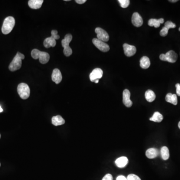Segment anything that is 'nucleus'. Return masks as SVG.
<instances>
[{
	"mask_svg": "<svg viewBox=\"0 0 180 180\" xmlns=\"http://www.w3.org/2000/svg\"><path fill=\"white\" fill-rule=\"evenodd\" d=\"M31 56L34 59H39L41 63L46 64L50 60V55L46 52H42L38 49H33L31 52Z\"/></svg>",
	"mask_w": 180,
	"mask_h": 180,
	"instance_id": "obj_1",
	"label": "nucleus"
},
{
	"mask_svg": "<svg viewBox=\"0 0 180 180\" xmlns=\"http://www.w3.org/2000/svg\"><path fill=\"white\" fill-rule=\"evenodd\" d=\"M24 59V55L20 52H18L16 56L15 57L12 62L9 65V70L12 72H14L20 69L22 66V60Z\"/></svg>",
	"mask_w": 180,
	"mask_h": 180,
	"instance_id": "obj_2",
	"label": "nucleus"
},
{
	"mask_svg": "<svg viewBox=\"0 0 180 180\" xmlns=\"http://www.w3.org/2000/svg\"><path fill=\"white\" fill-rule=\"evenodd\" d=\"M15 25V20L13 17H8L5 19L2 28V32L5 35H7L12 31Z\"/></svg>",
	"mask_w": 180,
	"mask_h": 180,
	"instance_id": "obj_3",
	"label": "nucleus"
},
{
	"mask_svg": "<svg viewBox=\"0 0 180 180\" xmlns=\"http://www.w3.org/2000/svg\"><path fill=\"white\" fill-rule=\"evenodd\" d=\"M59 38L60 36L58 35V31L57 30L52 31L50 37L47 38L44 41V46L46 48L54 47L56 45V40Z\"/></svg>",
	"mask_w": 180,
	"mask_h": 180,
	"instance_id": "obj_4",
	"label": "nucleus"
},
{
	"mask_svg": "<svg viewBox=\"0 0 180 180\" xmlns=\"http://www.w3.org/2000/svg\"><path fill=\"white\" fill-rule=\"evenodd\" d=\"M73 37L71 34H67L65 38L62 40V47L64 48V54L67 57H69L73 53L72 49L69 46L70 42L72 41Z\"/></svg>",
	"mask_w": 180,
	"mask_h": 180,
	"instance_id": "obj_5",
	"label": "nucleus"
},
{
	"mask_svg": "<svg viewBox=\"0 0 180 180\" xmlns=\"http://www.w3.org/2000/svg\"><path fill=\"white\" fill-rule=\"evenodd\" d=\"M17 91L19 96L22 99L26 100L30 95V89L29 86L26 83H21L18 86Z\"/></svg>",
	"mask_w": 180,
	"mask_h": 180,
	"instance_id": "obj_6",
	"label": "nucleus"
},
{
	"mask_svg": "<svg viewBox=\"0 0 180 180\" xmlns=\"http://www.w3.org/2000/svg\"><path fill=\"white\" fill-rule=\"evenodd\" d=\"M160 59L162 61L174 63L177 60L178 55L174 51H170L166 54H161L160 55Z\"/></svg>",
	"mask_w": 180,
	"mask_h": 180,
	"instance_id": "obj_7",
	"label": "nucleus"
},
{
	"mask_svg": "<svg viewBox=\"0 0 180 180\" xmlns=\"http://www.w3.org/2000/svg\"><path fill=\"white\" fill-rule=\"evenodd\" d=\"M93 43L99 50L103 52L109 51L110 50L109 46L105 42L100 40L97 38L93 39Z\"/></svg>",
	"mask_w": 180,
	"mask_h": 180,
	"instance_id": "obj_8",
	"label": "nucleus"
},
{
	"mask_svg": "<svg viewBox=\"0 0 180 180\" xmlns=\"http://www.w3.org/2000/svg\"><path fill=\"white\" fill-rule=\"evenodd\" d=\"M96 33L97 34V39L103 42H107L109 40V36L105 30L101 28H97L95 29Z\"/></svg>",
	"mask_w": 180,
	"mask_h": 180,
	"instance_id": "obj_9",
	"label": "nucleus"
},
{
	"mask_svg": "<svg viewBox=\"0 0 180 180\" xmlns=\"http://www.w3.org/2000/svg\"><path fill=\"white\" fill-rule=\"evenodd\" d=\"M103 75V70L100 68H96L92 72L90 75V79L91 82H95L96 81H99Z\"/></svg>",
	"mask_w": 180,
	"mask_h": 180,
	"instance_id": "obj_10",
	"label": "nucleus"
},
{
	"mask_svg": "<svg viewBox=\"0 0 180 180\" xmlns=\"http://www.w3.org/2000/svg\"><path fill=\"white\" fill-rule=\"evenodd\" d=\"M123 48L124 53L127 57L133 56L137 52V49L133 45H129L128 44H124Z\"/></svg>",
	"mask_w": 180,
	"mask_h": 180,
	"instance_id": "obj_11",
	"label": "nucleus"
},
{
	"mask_svg": "<svg viewBox=\"0 0 180 180\" xmlns=\"http://www.w3.org/2000/svg\"><path fill=\"white\" fill-rule=\"evenodd\" d=\"M130 91L128 90H124L123 93V102L127 107H131L133 105L132 101L130 100Z\"/></svg>",
	"mask_w": 180,
	"mask_h": 180,
	"instance_id": "obj_12",
	"label": "nucleus"
},
{
	"mask_svg": "<svg viewBox=\"0 0 180 180\" xmlns=\"http://www.w3.org/2000/svg\"><path fill=\"white\" fill-rule=\"evenodd\" d=\"M132 22L134 26L137 27H140L143 25V19L140 14H139V13L136 12L133 14Z\"/></svg>",
	"mask_w": 180,
	"mask_h": 180,
	"instance_id": "obj_13",
	"label": "nucleus"
},
{
	"mask_svg": "<svg viewBox=\"0 0 180 180\" xmlns=\"http://www.w3.org/2000/svg\"><path fill=\"white\" fill-rule=\"evenodd\" d=\"M52 79L56 84H59L62 80V75L61 72L58 69H55L53 71Z\"/></svg>",
	"mask_w": 180,
	"mask_h": 180,
	"instance_id": "obj_14",
	"label": "nucleus"
},
{
	"mask_svg": "<svg viewBox=\"0 0 180 180\" xmlns=\"http://www.w3.org/2000/svg\"><path fill=\"white\" fill-rule=\"evenodd\" d=\"M159 152L158 150L156 148H150L148 149L146 152V155L149 159H154L158 156Z\"/></svg>",
	"mask_w": 180,
	"mask_h": 180,
	"instance_id": "obj_15",
	"label": "nucleus"
},
{
	"mask_svg": "<svg viewBox=\"0 0 180 180\" xmlns=\"http://www.w3.org/2000/svg\"><path fill=\"white\" fill-rule=\"evenodd\" d=\"M43 2V0H30L28 5L32 9H38L41 8Z\"/></svg>",
	"mask_w": 180,
	"mask_h": 180,
	"instance_id": "obj_16",
	"label": "nucleus"
},
{
	"mask_svg": "<svg viewBox=\"0 0 180 180\" xmlns=\"http://www.w3.org/2000/svg\"><path fill=\"white\" fill-rule=\"evenodd\" d=\"M128 159L127 157H121L116 160L115 164L118 167L122 168L128 164Z\"/></svg>",
	"mask_w": 180,
	"mask_h": 180,
	"instance_id": "obj_17",
	"label": "nucleus"
},
{
	"mask_svg": "<svg viewBox=\"0 0 180 180\" xmlns=\"http://www.w3.org/2000/svg\"><path fill=\"white\" fill-rule=\"evenodd\" d=\"M166 101L167 102L170 103L171 104L174 105H177L178 104V99L177 96L176 94H172L171 93H168V94L166 95V98H165Z\"/></svg>",
	"mask_w": 180,
	"mask_h": 180,
	"instance_id": "obj_18",
	"label": "nucleus"
},
{
	"mask_svg": "<svg viewBox=\"0 0 180 180\" xmlns=\"http://www.w3.org/2000/svg\"><path fill=\"white\" fill-rule=\"evenodd\" d=\"M164 20L163 18L159 19H151L148 21V25L150 27H155V28H159L161 24L164 23Z\"/></svg>",
	"mask_w": 180,
	"mask_h": 180,
	"instance_id": "obj_19",
	"label": "nucleus"
},
{
	"mask_svg": "<svg viewBox=\"0 0 180 180\" xmlns=\"http://www.w3.org/2000/svg\"><path fill=\"white\" fill-rule=\"evenodd\" d=\"M52 124L56 126L62 125L65 124V121L61 116H54L52 119Z\"/></svg>",
	"mask_w": 180,
	"mask_h": 180,
	"instance_id": "obj_20",
	"label": "nucleus"
},
{
	"mask_svg": "<svg viewBox=\"0 0 180 180\" xmlns=\"http://www.w3.org/2000/svg\"><path fill=\"white\" fill-rule=\"evenodd\" d=\"M140 66L144 69H147L149 68L151 64L149 58L146 56L143 57L140 60Z\"/></svg>",
	"mask_w": 180,
	"mask_h": 180,
	"instance_id": "obj_21",
	"label": "nucleus"
},
{
	"mask_svg": "<svg viewBox=\"0 0 180 180\" xmlns=\"http://www.w3.org/2000/svg\"><path fill=\"white\" fill-rule=\"evenodd\" d=\"M145 98L149 102H152L156 99V95L155 93L152 90H148L145 93Z\"/></svg>",
	"mask_w": 180,
	"mask_h": 180,
	"instance_id": "obj_22",
	"label": "nucleus"
},
{
	"mask_svg": "<svg viewBox=\"0 0 180 180\" xmlns=\"http://www.w3.org/2000/svg\"><path fill=\"white\" fill-rule=\"evenodd\" d=\"M163 120V116L161 114L158 112H156L153 114V116L150 119V121L154 122H161Z\"/></svg>",
	"mask_w": 180,
	"mask_h": 180,
	"instance_id": "obj_23",
	"label": "nucleus"
},
{
	"mask_svg": "<svg viewBox=\"0 0 180 180\" xmlns=\"http://www.w3.org/2000/svg\"><path fill=\"white\" fill-rule=\"evenodd\" d=\"M161 155L162 158L164 160H167L169 158L170 153L167 147L164 146L161 149Z\"/></svg>",
	"mask_w": 180,
	"mask_h": 180,
	"instance_id": "obj_24",
	"label": "nucleus"
},
{
	"mask_svg": "<svg viewBox=\"0 0 180 180\" xmlns=\"http://www.w3.org/2000/svg\"><path fill=\"white\" fill-rule=\"evenodd\" d=\"M118 2L120 3L121 7L123 8H126L130 4L129 0H119Z\"/></svg>",
	"mask_w": 180,
	"mask_h": 180,
	"instance_id": "obj_25",
	"label": "nucleus"
},
{
	"mask_svg": "<svg viewBox=\"0 0 180 180\" xmlns=\"http://www.w3.org/2000/svg\"><path fill=\"white\" fill-rule=\"evenodd\" d=\"M165 27L169 30L170 29H174L175 28H176V25L173 23V22L167 21L165 24Z\"/></svg>",
	"mask_w": 180,
	"mask_h": 180,
	"instance_id": "obj_26",
	"label": "nucleus"
},
{
	"mask_svg": "<svg viewBox=\"0 0 180 180\" xmlns=\"http://www.w3.org/2000/svg\"><path fill=\"white\" fill-rule=\"evenodd\" d=\"M127 180H141L138 176L136 175L130 174L127 177Z\"/></svg>",
	"mask_w": 180,
	"mask_h": 180,
	"instance_id": "obj_27",
	"label": "nucleus"
},
{
	"mask_svg": "<svg viewBox=\"0 0 180 180\" xmlns=\"http://www.w3.org/2000/svg\"><path fill=\"white\" fill-rule=\"evenodd\" d=\"M169 29H168L167 28L165 27L162 28L161 31L160 32V34L161 36L162 37H165V36L167 35L168 33Z\"/></svg>",
	"mask_w": 180,
	"mask_h": 180,
	"instance_id": "obj_28",
	"label": "nucleus"
},
{
	"mask_svg": "<svg viewBox=\"0 0 180 180\" xmlns=\"http://www.w3.org/2000/svg\"><path fill=\"white\" fill-rule=\"evenodd\" d=\"M102 180H113V176L112 175L108 174L104 176Z\"/></svg>",
	"mask_w": 180,
	"mask_h": 180,
	"instance_id": "obj_29",
	"label": "nucleus"
},
{
	"mask_svg": "<svg viewBox=\"0 0 180 180\" xmlns=\"http://www.w3.org/2000/svg\"><path fill=\"white\" fill-rule=\"evenodd\" d=\"M176 93H177V95L178 96L180 97V84H178V83L176 84Z\"/></svg>",
	"mask_w": 180,
	"mask_h": 180,
	"instance_id": "obj_30",
	"label": "nucleus"
},
{
	"mask_svg": "<svg viewBox=\"0 0 180 180\" xmlns=\"http://www.w3.org/2000/svg\"><path fill=\"white\" fill-rule=\"evenodd\" d=\"M116 180H127V178L124 176H119L117 178Z\"/></svg>",
	"mask_w": 180,
	"mask_h": 180,
	"instance_id": "obj_31",
	"label": "nucleus"
},
{
	"mask_svg": "<svg viewBox=\"0 0 180 180\" xmlns=\"http://www.w3.org/2000/svg\"><path fill=\"white\" fill-rule=\"evenodd\" d=\"M86 1V0H76V2L79 4H84Z\"/></svg>",
	"mask_w": 180,
	"mask_h": 180,
	"instance_id": "obj_32",
	"label": "nucleus"
},
{
	"mask_svg": "<svg viewBox=\"0 0 180 180\" xmlns=\"http://www.w3.org/2000/svg\"><path fill=\"white\" fill-rule=\"evenodd\" d=\"M169 1L171 2H173V3H175V2H177V0H175V1Z\"/></svg>",
	"mask_w": 180,
	"mask_h": 180,
	"instance_id": "obj_33",
	"label": "nucleus"
},
{
	"mask_svg": "<svg viewBox=\"0 0 180 180\" xmlns=\"http://www.w3.org/2000/svg\"><path fill=\"white\" fill-rule=\"evenodd\" d=\"M3 109H2V108H1V106H0V113L2 112H3Z\"/></svg>",
	"mask_w": 180,
	"mask_h": 180,
	"instance_id": "obj_34",
	"label": "nucleus"
},
{
	"mask_svg": "<svg viewBox=\"0 0 180 180\" xmlns=\"http://www.w3.org/2000/svg\"><path fill=\"white\" fill-rule=\"evenodd\" d=\"M178 127H179V129H180V121L179 122V124H178Z\"/></svg>",
	"mask_w": 180,
	"mask_h": 180,
	"instance_id": "obj_35",
	"label": "nucleus"
},
{
	"mask_svg": "<svg viewBox=\"0 0 180 180\" xmlns=\"http://www.w3.org/2000/svg\"><path fill=\"white\" fill-rule=\"evenodd\" d=\"M65 1H70V0H65Z\"/></svg>",
	"mask_w": 180,
	"mask_h": 180,
	"instance_id": "obj_36",
	"label": "nucleus"
},
{
	"mask_svg": "<svg viewBox=\"0 0 180 180\" xmlns=\"http://www.w3.org/2000/svg\"><path fill=\"white\" fill-rule=\"evenodd\" d=\"M1 134H0V139H1Z\"/></svg>",
	"mask_w": 180,
	"mask_h": 180,
	"instance_id": "obj_37",
	"label": "nucleus"
},
{
	"mask_svg": "<svg viewBox=\"0 0 180 180\" xmlns=\"http://www.w3.org/2000/svg\"><path fill=\"white\" fill-rule=\"evenodd\" d=\"M179 31H180V28H179Z\"/></svg>",
	"mask_w": 180,
	"mask_h": 180,
	"instance_id": "obj_38",
	"label": "nucleus"
},
{
	"mask_svg": "<svg viewBox=\"0 0 180 180\" xmlns=\"http://www.w3.org/2000/svg\"><path fill=\"white\" fill-rule=\"evenodd\" d=\"M0 166H1V164H0Z\"/></svg>",
	"mask_w": 180,
	"mask_h": 180,
	"instance_id": "obj_39",
	"label": "nucleus"
}]
</instances>
